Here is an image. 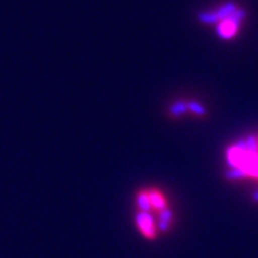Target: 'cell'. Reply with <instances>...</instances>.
<instances>
[{
    "instance_id": "6da1fadb",
    "label": "cell",
    "mask_w": 258,
    "mask_h": 258,
    "mask_svg": "<svg viewBox=\"0 0 258 258\" xmlns=\"http://www.w3.org/2000/svg\"><path fill=\"white\" fill-rule=\"evenodd\" d=\"M244 17H245L244 11L237 10V8H236V11H234L231 16H228L227 19L220 20L218 27L219 34H220L221 37H224V38L233 37L234 34L237 33L238 25L241 24V21L244 20Z\"/></svg>"
},
{
    "instance_id": "7a4b0ae2",
    "label": "cell",
    "mask_w": 258,
    "mask_h": 258,
    "mask_svg": "<svg viewBox=\"0 0 258 258\" xmlns=\"http://www.w3.org/2000/svg\"><path fill=\"white\" fill-rule=\"evenodd\" d=\"M139 224L141 231L144 232L146 237H153V225H152V220L146 214H141L139 216Z\"/></svg>"
},
{
    "instance_id": "3957f363",
    "label": "cell",
    "mask_w": 258,
    "mask_h": 258,
    "mask_svg": "<svg viewBox=\"0 0 258 258\" xmlns=\"http://www.w3.org/2000/svg\"><path fill=\"white\" fill-rule=\"evenodd\" d=\"M149 199H150V203L154 204L156 207H162V206H163L162 199H161V197L158 195V194H152Z\"/></svg>"
},
{
    "instance_id": "277c9868",
    "label": "cell",
    "mask_w": 258,
    "mask_h": 258,
    "mask_svg": "<svg viewBox=\"0 0 258 258\" xmlns=\"http://www.w3.org/2000/svg\"><path fill=\"white\" fill-rule=\"evenodd\" d=\"M139 203H140V207L143 208V210H148L150 206L149 197H146V195H141L139 199Z\"/></svg>"
},
{
    "instance_id": "5b68a950",
    "label": "cell",
    "mask_w": 258,
    "mask_h": 258,
    "mask_svg": "<svg viewBox=\"0 0 258 258\" xmlns=\"http://www.w3.org/2000/svg\"><path fill=\"white\" fill-rule=\"evenodd\" d=\"M170 219V214L169 212H165V214L162 215V220H161V229H166L167 227V220Z\"/></svg>"
},
{
    "instance_id": "8992f818",
    "label": "cell",
    "mask_w": 258,
    "mask_h": 258,
    "mask_svg": "<svg viewBox=\"0 0 258 258\" xmlns=\"http://www.w3.org/2000/svg\"><path fill=\"white\" fill-rule=\"evenodd\" d=\"M190 108L192 109L194 112H197V113H203V112H204V109L202 108L201 105L195 104V103H191V104H190Z\"/></svg>"
},
{
    "instance_id": "52a82bcc",
    "label": "cell",
    "mask_w": 258,
    "mask_h": 258,
    "mask_svg": "<svg viewBox=\"0 0 258 258\" xmlns=\"http://www.w3.org/2000/svg\"><path fill=\"white\" fill-rule=\"evenodd\" d=\"M184 111V105L183 104H177L174 105L173 107V112L175 113V115H179L180 112H183Z\"/></svg>"
}]
</instances>
